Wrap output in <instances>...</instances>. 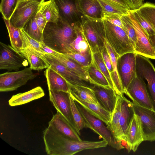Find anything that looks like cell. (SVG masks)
<instances>
[{
    "label": "cell",
    "mask_w": 155,
    "mask_h": 155,
    "mask_svg": "<svg viewBox=\"0 0 155 155\" xmlns=\"http://www.w3.org/2000/svg\"><path fill=\"white\" fill-rule=\"evenodd\" d=\"M35 21L41 31L43 32L47 22L41 13L39 7L35 16Z\"/></svg>",
    "instance_id": "44"
},
{
    "label": "cell",
    "mask_w": 155,
    "mask_h": 155,
    "mask_svg": "<svg viewBox=\"0 0 155 155\" xmlns=\"http://www.w3.org/2000/svg\"><path fill=\"white\" fill-rule=\"evenodd\" d=\"M135 114L139 117L144 141H155V110L133 103Z\"/></svg>",
    "instance_id": "10"
},
{
    "label": "cell",
    "mask_w": 155,
    "mask_h": 155,
    "mask_svg": "<svg viewBox=\"0 0 155 155\" xmlns=\"http://www.w3.org/2000/svg\"><path fill=\"white\" fill-rule=\"evenodd\" d=\"M76 105L85 123L86 128H88L106 141L108 145L118 150L124 149L114 137L110 131L106 127L103 122L88 112L82 106L76 102Z\"/></svg>",
    "instance_id": "4"
},
{
    "label": "cell",
    "mask_w": 155,
    "mask_h": 155,
    "mask_svg": "<svg viewBox=\"0 0 155 155\" xmlns=\"http://www.w3.org/2000/svg\"><path fill=\"white\" fill-rule=\"evenodd\" d=\"M131 10L139 8L143 4L144 0H126Z\"/></svg>",
    "instance_id": "46"
},
{
    "label": "cell",
    "mask_w": 155,
    "mask_h": 155,
    "mask_svg": "<svg viewBox=\"0 0 155 155\" xmlns=\"http://www.w3.org/2000/svg\"><path fill=\"white\" fill-rule=\"evenodd\" d=\"M48 126L70 138L77 140H82L76 130L58 111L49 122Z\"/></svg>",
    "instance_id": "18"
},
{
    "label": "cell",
    "mask_w": 155,
    "mask_h": 155,
    "mask_svg": "<svg viewBox=\"0 0 155 155\" xmlns=\"http://www.w3.org/2000/svg\"><path fill=\"white\" fill-rule=\"evenodd\" d=\"M69 93L73 100L82 106L90 114L101 120L107 125L108 124L111 114L102 107L99 103L95 104L85 102Z\"/></svg>",
    "instance_id": "25"
},
{
    "label": "cell",
    "mask_w": 155,
    "mask_h": 155,
    "mask_svg": "<svg viewBox=\"0 0 155 155\" xmlns=\"http://www.w3.org/2000/svg\"><path fill=\"white\" fill-rule=\"evenodd\" d=\"M126 138L128 152L131 150L135 152L140 144L144 141L140 120L135 113L129 127Z\"/></svg>",
    "instance_id": "19"
},
{
    "label": "cell",
    "mask_w": 155,
    "mask_h": 155,
    "mask_svg": "<svg viewBox=\"0 0 155 155\" xmlns=\"http://www.w3.org/2000/svg\"><path fill=\"white\" fill-rule=\"evenodd\" d=\"M137 10L149 21L155 30V4L147 2Z\"/></svg>",
    "instance_id": "34"
},
{
    "label": "cell",
    "mask_w": 155,
    "mask_h": 155,
    "mask_svg": "<svg viewBox=\"0 0 155 155\" xmlns=\"http://www.w3.org/2000/svg\"><path fill=\"white\" fill-rule=\"evenodd\" d=\"M49 91L50 101L57 111L64 117L77 132L72 115L69 93L61 91Z\"/></svg>",
    "instance_id": "12"
},
{
    "label": "cell",
    "mask_w": 155,
    "mask_h": 155,
    "mask_svg": "<svg viewBox=\"0 0 155 155\" xmlns=\"http://www.w3.org/2000/svg\"><path fill=\"white\" fill-rule=\"evenodd\" d=\"M63 54L73 60L85 68L89 66L91 63L93 53L90 49L84 53L71 52Z\"/></svg>",
    "instance_id": "33"
},
{
    "label": "cell",
    "mask_w": 155,
    "mask_h": 155,
    "mask_svg": "<svg viewBox=\"0 0 155 155\" xmlns=\"http://www.w3.org/2000/svg\"><path fill=\"white\" fill-rule=\"evenodd\" d=\"M130 11L147 34L148 38L155 35V30L152 25L137 9L130 10Z\"/></svg>",
    "instance_id": "38"
},
{
    "label": "cell",
    "mask_w": 155,
    "mask_h": 155,
    "mask_svg": "<svg viewBox=\"0 0 155 155\" xmlns=\"http://www.w3.org/2000/svg\"><path fill=\"white\" fill-rule=\"evenodd\" d=\"M76 37L74 26L60 18L56 23L48 22L43 32V43L57 52L71 53L70 45Z\"/></svg>",
    "instance_id": "1"
},
{
    "label": "cell",
    "mask_w": 155,
    "mask_h": 155,
    "mask_svg": "<svg viewBox=\"0 0 155 155\" xmlns=\"http://www.w3.org/2000/svg\"><path fill=\"white\" fill-rule=\"evenodd\" d=\"M136 55L135 52H128L120 56L117 60L118 72L124 91L137 75Z\"/></svg>",
    "instance_id": "11"
},
{
    "label": "cell",
    "mask_w": 155,
    "mask_h": 155,
    "mask_svg": "<svg viewBox=\"0 0 155 155\" xmlns=\"http://www.w3.org/2000/svg\"><path fill=\"white\" fill-rule=\"evenodd\" d=\"M27 60L12 46L0 42V69L18 71L28 65Z\"/></svg>",
    "instance_id": "8"
},
{
    "label": "cell",
    "mask_w": 155,
    "mask_h": 155,
    "mask_svg": "<svg viewBox=\"0 0 155 155\" xmlns=\"http://www.w3.org/2000/svg\"><path fill=\"white\" fill-rule=\"evenodd\" d=\"M37 76L31 68L15 72H7L0 75V91L8 92L15 90L25 85Z\"/></svg>",
    "instance_id": "5"
},
{
    "label": "cell",
    "mask_w": 155,
    "mask_h": 155,
    "mask_svg": "<svg viewBox=\"0 0 155 155\" xmlns=\"http://www.w3.org/2000/svg\"><path fill=\"white\" fill-rule=\"evenodd\" d=\"M105 44V47L110 58L113 70V74L112 77V79L114 84V91L117 94L122 95L124 94V90L118 73L117 68V61L119 57L106 39Z\"/></svg>",
    "instance_id": "27"
},
{
    "label": "cell",
    "mask_w": 155,
    "mask_h": 155,
    "mask_svg": "<svg viewBox=\"0 0 155 155\" xmlns=\"http://www.w3.org/2000/svg\"><path fill=\"white\" fill-rule=\"evenodd\" d=\"M39 9L47 22H57L60 18L59 10L54 0L44 1L40 4Z\"/></svg>",
    "instance_id": "28"
},
{
    "label": "cell",
    "mask_w": 155,
    "mask_h": 155,
    "mask_svg": "<svg viewBox=\"0 0 155 155\" xmlns=\"http://www.w3.org/2000/svg\"><path fill=\"white\" fill-rule=\"evenodd\" d=\"M100 104L111 114L116 103L117 94L112 88L94 84L91 87Z\"/></svg>",
    "instance_id": "16"
},
{
    "label": "cell",
    "mask_w": 155,
    "mask_h": 155,
    "mask_svg": "<svg viewBox=\"0 0 155 155\" xmlns=\"http://www.w3.org/2000/svg\"><path fill=\"white\" fill-rule=\"evenodd\" d=\"M19 0H1L0 10L3 18L9 20Z\"/></svg>",
    "instance_id": "36"
},
{
    "label": "cell",
    "mask_w": 155,
    "mask_h": 155,
    "mask_svg": "<svg viewBox=\"0 0 155 155\" xmlns=\"http://www.w3.org/2000/svg\"><path fill=\"white\" fill-rule=\"evenodd\" d=\"M128 14L122 15L120 18L125 27L126 31L134 49L137 41L136 33Z\"/></svg>",
    "instance_id": "39"
},
{
    "label": "cell",
    "mask_w": 155,
    "mask_h": 155,
    "mask_svg": "<svg viewBox=\"0 0 155 155\" xmlns=\"http://www.w3.org/2000/svg\"><path fill=\"white\" fill-rule=\"evenodd\" d=\"M3 19L8 32L11 46L19 53L22 49L23 46L20 29L13 25L9 20Z\"/></svg>",
    "instance_id": "31"
},
{
    "label": "cell",
    "mask_w": 155,
    "mask_h": 155,
    "mask_svg": "<svg viewBox=\"0 0 155 155\" xmlns=\"http://www.w3.org/2000/svg\"><path fill=\"white\" fill-rule=\"evenodd\" d=\"M49 90L61 91L69 92V85L59 74L50 67L44 72Z\"/></svg>",
    "instance_id": "23"
},
{
    "label": "cell",
    "mask_w": 155,
    "mask_h": 155,
    "mask_svg": "<svg viewBox=\"0 0 155 155\" xmlns=\"http://www.w3.org/2000/svg\"><path fill=\"white\" fill-rule=\"evenodd\" d=\"M102 9V14L104 13H110L121 15H128L130 11L117 7L104 0H97Z\"/></svg>",
    "instance_id": "41"
},
{
    "label": "cell",
    "mask_w": 155,
    "mask_h": 155,
    "mask_svg": "<svg viewBox=\"0 0 155 155\" xmlns=\"http://www.w3.org/2000/svg\"><path fill=\"white\" fill-rule=\"evenodd\" d=\"M128 15L136 33L137 41L134 48L135 52L149 58L155 59V53L148 35L130 11Z\"/></svg>",
    "instance_id": "14"
},
{
    "label": "cell",
    "mask_w": 155,
    "mask_h": 155,
    "mask_svg": "<svg viewBox=\"0 0 155 155\" xmlns=\"http://www.w3.org/2000/svg\"><path fill=\"white\" fill-rule=\"evenodd\" d=\"M20 31L23 41L22 49L28 46H31L38 52L45 54L41 49L42 42L38 41L31 38L25 31L23 28L20 29Z\"/></svg>",
    "instance_id": "40"
},
{
    "label": "cell",
    "mask_w": 155,
    "mask_h": 155,
    "mask_svg": "<svg viewBox=\"0 0 155 155\" xmlns=\"http://www.w3.org/2000/svg\"><path fill=\"white\" fill-rule=\"evenodd\" d=\"M38 2L40 3L45 1V0H30Z\"/></svg>",
    "instance_id": "49"
},
{
    "label": "cell",
    "mask_w": 155,
    "mask_h": 155,
    "mask_svg": "<svg viewBox=\"0 0 155 155\" xmlns=\"http://www.w3.org/2000/svg\"><path fill=\"white\" fill-rule=\"evenodd\" d=\"M81 26L82 33L93 53H101L105 47L106 39L102 19H89L84 16Z\"/></svg>",
    "instance_id": "2"
},
{
    "label": "cell",
    "mask_w": 155,
    "mask_h": 155,
    "mask_svg": "<svg viewBox=\"0 0 155 155\" xmlns=\"http://www.w3.org/2000/svg\"><path fill=\"white\" fill-rule=\"evenodd\" d=\"M136 70L137 75L147 83L153 109L155 110V68L149 58L136 54Z\"/></svg>",
    "instance_id": "7"
},
{
    "label": "cell",
    "mask_w": 155,
    "mask_h": 155,
    "mask_svg": "<svg viewBox=\"0 0 155 155\" xmlns=\"http://www.w3.org/2000/svg\"><path fill=\"white\" fill-rule=\"evenodd\" d=\"M120 8L130 11V9L126 0H104Z\"/></svg>",
    "instance_id": "45"
},
{
    "label": "cell",
    "mask_w": 155,
    "mask_h": 155,
    "mask_svg": "<svg viewBox=\"0 0 155 155\" xmlns=\"http://www.w3.org/2000/svg\"><path fill=\"white\" fill-rule=\"evenodd\" d=\"M93 57L97 67L107 79L110 87L114 90L113 81L104 62L101 53L96 52L93 53Z\"/></svg>",
    "instance_id": "37"
},
{
    "label": "cell",
    "mask_w": 155,
    "mask_h": 155,
    "mask_svg": "<svg viewBox=\"0 0 155 155\" xmlns=\"http://www.w3.org/2000/svg\"><path fill=\"white\" fill-rule=\"evenodd\" d=\"M149 39L155 53V35L149 38Z\"/></svg>",
    "instance_id": "48"
},
{
    "label": "cell",
    "mask_w": 155,
    "mask_h": 155,
    "mask_svg": "<svg viewBox=\"0 0 155 155\" xmlns=\"http://www.w3.org/2000/svg\"><path fill=\"white\" fill-rule=\"evenodd\" d=\"M19 53L27 60L32 70L39 71L50 66L45 60L44 54L31 47L28 46L22 49Z\"/></svg>",
    "instance_id": "22"
},
{
    "label": "cell",
    "mask_w": 155,
    "mask_h": 155,
    "mask_svg": "<svg viewBox=\"0 0 155 155\" xmlns=\"http://www.w3.org/2000/svg\"><path fill=\"white\" fill-rule=\"evenodd\" d=\"M70 100L72 115L75 125L77 132L80 136L81 135L80 131L84 128H86L85 123L76 105L75 101L71 97L70 95Z\"/></svg>",
    "instance_id": "35"
},
{
    "label": "cell",
    "mask_w": 155,
    "mask_h": 155,
    "mask_svg": "<svg viewBox=\"0 0 155 155\" xmlns=\"http://www.w3.org/2000/svg\"><path fill=\"white\" fill-rule=\"evenodd\" d=\"M68 85L69 92L80 99L88 103H99L91 88Z\"/></svg>",
    "instance_id": "29"
},
{
    "label": "cell",
    "mask_w": 155,
    "mask_h": 155,
    "mask_svg": "<svg viewBox=\"0 0 155 155\" xmlns=\"http://www.w3.org/2000/svg\"><path fill=\"white\" fill-rule=\"evenodd\" d=\"M41 49L45 53V54H54L57 53L56 52L51 49L47 46H46L43 42L42 43Z\"/></svg>",
    "instance_id": "47"
},
{
    "label": "cell",
    "mask_w": 155,
    "mask_h": 155,
    "mask_svg": "<svg viewBox=\"0 0 155 155\" xmlns=\"http://www.w3.org/2000/svg\"><path fill=\"white\" fill-rule=\"evenodd\" d=\"M85 68L87 71L92 84L111 88L107 79L97 67L94 59L93 54L91 63Z\"/></svg>",
    "instance_id": "30"
},
{
    "label": "cell",
    "mask_w": 155,
    "mask_h": 155,
    "mask_svg": "<svg viewBox=\"0 0 155 155\" xmlns=\"http://www.w3.org/2000/svg\"><path fill=\"white\" fill-rule=\"evenodd\" d=\"M48 54L70 70L91 83L86 69L75 61L61 53L57 52Z\"/></svg>",
    "instance_id": "26"
},
{
    "label": "cell",
    "mask_w": 155,
    "mask_h": 155,
    "mask_svg": "<svg viewBox=\"0 0 155 155\" xmlns=\"http://www.w3.org/2000/svg\"><path fill=\"white\" fill-rule=\"evenodd\" d=\"M121 95L117 94L116 105L111 114L110 120L107 127L110 131L117 141L122 145L124 148L127 150V145L122 141L120 128V118L121 114Z\"/></svg>",
    "instance_id": "20"
},
{
    "label": "cell",
    "mask_w": 155,
    "mask_h": 155,
    "mask_svg": "<svg viewBox=\"0 0 155 155\" xmlns=\"http://www.w3.org/2000/svg\"><path fill=\"white\" fill-rule=\"evenodd\" d=\"M35 15L25 24L23 29L31 38L43 42V32L35 21Z\"/></svg>",
    "instance_id": "32"
},
{
    "label": "cell",
    "mask_w": 155,
    "mask_h": 155,
    "mask_svg": "<svg viewBox=\"0 0 155 155\" xmlns=\"http://www.w3.org/2000/svg\"><path fill=\"white\" fill-rule=\"evenodd\" d=\"M102 20L106 39L119 57L127 53L135 52L134 46L126 32L105 19Z\"/></svg>",
    "instance_id": "3"
},
{
    "label": "cell",
    "mask_w": 155,
    "mask_h": 155,
    "mask_svg": "<svg viewBox=\"0 0 155 155\" xmlns=\"http://www.w3.org/2000/svg\"><path fill=\"white\" fill-rule=\"evenodd\" d=\"M45 95L42 88L38 86L27 92L13 95L8 101V104L12 107L20 105L39 99Z\"/></svg>",
    "instance_id": "24"
},
{
    "label": "cell",
    "mask_w": 155,
    "mask_h": 155,
    "mask_svg": "<svg viewBox=\"0 0 155 155\" xmlns=\"http://www.w3.org/2000/svg\"><path fill=\"white\" fill-rule=\"evenodd\" d=\"M41 3L30 0H19L9 20L16 28H23L25 24L36 14Z\"/></svg>",
    "instance_id": "9"
},
{
    "label": "cell",
    "mask_w": 155,
    "mask_h": 155,
    "mask_svg": "<svg viewBox=\"0 0 155 155\" xmlns=\"http://www.w3.org/2000/svg\"><path fill=\"white\" fill-rule=\"evenodd\" d=\"M78 10L86 18L102 19L101 7L97 0H74Z\"/></svg>",
    "instance_id": "21"
},
{
    "label": "cell",
    "mask_w": 155,
    "mask_h": 155,
    "mask_svg": "<svg viewBox=\"0 0 155 155\" xmlns=\"http://www.w3.org/2000/svg\"><path fill=\"white\" fill-rule=\"evenodd\" d=\"M44 55L46 61L50 65V67L62 77L69 85L91 88L93 84L89 81L70 70L48 54H44Z\"/></svg>",
    "instance_id": "13"
},
{
    "label": "cell",
    "mask_w": 155,
    "mask_h": 155,
    "mask_svg": "<svg viewBox=\"0 0 155 155\" xmlns=\"http://www.w3.org/2000/svg\"><path fill=\"white\" fill-rule=\"evenodd\" d=\"M124 94L137 105L153 109V105L146 84L140 77L137 75L124 90Z\"/></svg>",
    "instance_id": "6"
},
{
    "label": "cell",
    "mask_w": 155,
    "mask_h": 155,
    "mask_svg": "<svg viewBox=\"0 0 155 155\" xmlns=\"http://www.w3.org/2000/svg\"><path fill=\"white\" fill-rule=\"evenodd\" d=\"M58 8L60 18L74 26L81 22L80 12L77 8L74 0H54Z\"/></svg>",
    "instance_id": "15"
},
{
    "label": "cell",
    "mask_w": 155,
    "mask_h": 155,
    "mask_svg": "<svg viewBox=\"0 0 155 155\" xmlns=\"http://www.w3.org/2000/svg\"><path fill=\"white\" fill-rule=\"evenodd\" d=\"M134 114L133 102L126 98L124 94L122 95L120 128L122 141L127 145L128 150L126 135Z\"/></svg>",
    "instance_id": "17"
},
{
    "label": "cell",
    "mask_w": 155,
    "mask_h": 155,
    "mask_svg": "<svg viewBox=\"0 0 155 155\" xmlns=\"http://www.w3.org/2000/svg\"><path fill=\"white\" fill-rule=\"evenodd\" d=\"M122 15L117 14L106 13L102 14V19L121 28L126 31L125 27L121 19L120 18Z\"/></svg>",
    "instance_id": "42"
},
{
    "label": "cell",
    "mask_w": 155,
    "mask_h": 155,
    "mask_svg": "<svg viewBox=\"0 0 155 155\" xmlns=\"http://www.w3.org/2000/svg\"><path fill=\"white\" fill-rule=\"evenodd\" d=\"M101 54L104 62L112 78V77L113 74V70L110 58L105 47L103 49Z\"/></svg>",
    "instance_id": "43"
}]
</instances>
